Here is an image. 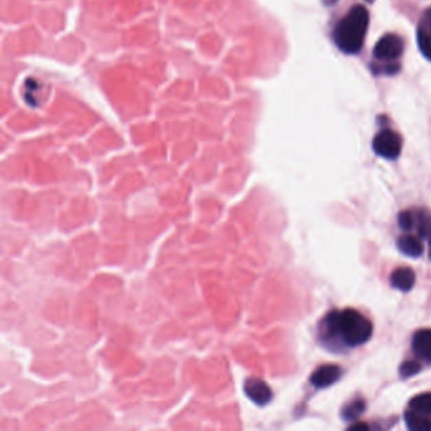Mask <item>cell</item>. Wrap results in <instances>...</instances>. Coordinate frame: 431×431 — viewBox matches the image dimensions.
<instances>
[{"label":"cell","instance_id":"obj_1","mask_svg":"<svg viewBox=\"0 0 431 431\" xmlns=\"http://www.w3.org/2000/svg\"><path fill=\"white\" fill-rule=\"evenodd\" d=\"M327 327L330 334L342 336L344 342L351 347L366 343L373 333L372 323L353 309L330 312L327 315Z\"/></svg>","mask_w":431,"mask_h":431},{"label":"cell","instance_id":"obj_2","mask_svg":"<svg viewBox=\"0 0 431 431\" xmlns=\"http://www.w3.org/2000/svg\"><path fill=\"white\" fill-rule=\"evenodd\" d=\"M369 16L363 5H356L348 14L336 24L334 42L336 46L348 55L358 54L367 34Z\"/></svg>","mask_w":431,"mask_h":431},{"label":"cell","instance_id":"obj_3","mask_svg":"<svg viewBox=\"0 0 431 431\" xmlns=\"http://www.w3.org/2000/svg\"><path fill=\"white\" fill-rule=\"evenodd\" d=\"M401 137L390 129L381 130L373 139V151L387 160H396L401 153Z\"/></svg>","mask_w":431,"mask_h":431},{"label":"cell","instance_id":"obj_4","mask_svg":"<svg viewBox=\"0 0 431 431\" xmlns=\"http://www.w3.org/2000/svg\"><path fill=\"white\" fill-rule=\"evenodd\" d=\"M404 52V40L397 34H386L375 45V57L380 61L392 62L397 60Z\"/></svg>","mask_w":431,"mask_h":431},{"label":"cell","instance_id":"obj_5","mask_svg":"<svg viewBox=\"0 0 431 431\" xmlns=\"http://www.w3.org/2000/svg\"><path fill=\"white\" fill-rule=\"evenodd\" d=\"M244 392L247 397L259 406L267 405L273 396L270 386L258 378H248L244 384Z\"/></svg>","mask_w":431,"mask_h":431},{"label":"cell","instance_id":"obj_6","mask_svg":"<svg viewBox=\"0 0 431 431\" xmlns=\"http://www.w3.org/2000/svg\"><path fill=\"white\" fill-rule=\"evenodd\" d=\"M417 43L423 56L431 61V7L426 9L417 25Z\"/></svg>","mask_w":431,"mask_h":431},{"label":"cell","instance_id":"obj_7","mask_svg":"<svg viewBox=\"0 0 431 431\" xmlns=\"http://www.w3.org/2000/svg\"><path fill=\"white\" fill-rule=\"evenodd\" d=\"M340 375H342L340 368L334 366V364H327V366H321V367L318 368L312 373L310 381H312V386H315L316 388H325V387L336 384Z\"/></svg>","mask_w":431,"mask_h":431},{"label":"cell","instance_id":"obj_8","mask_svg":"<svg viewBox=\"0 0 431 431\" xmlns=\"http://www.w3.org/2000/svg\"><path fill=\"white\" fill-rule=\"evenodd\" d=\"M412 348L420 360L431 363V329H423L416 333Z\"/></svg>","mask_w":431,"mask_h":431},{"label":"cell","instance_id":"obj_9","mask_svg":"<svg viewBox=\"0 0 431 431\" xmlns=\"http://www.w3.org/2000/svg\"><path fill=\"white\" fill-rule=\"evenodd\" d=\"M415 272L411 268H397L392 272L391 285L401 291H410L415 285Z\"/></svg>","mask_w":431,"mask_h":431},{"label":"cell","instance_id":"obj_10","mask_svg":"<svg viewBox=\"0 0 431 431\" xmlns=\"http://www.w3.org/2000/svg\"><path fill=\"white\" fill-rule=\"evenodd\" d=\"M405 421L408 429L412 431H430L431 419L428 414L419 412L415 410L406 411L405 414Z\"/></svg>","mask_w":431,"mask_h":431},{"label":"cell","instance_id":"obj_11","mask_svg":"<svg viewBox=\"0 0 431 431\" xmlns=\"http://www.w3.org/2000/svg\"><path fill=\"white\" fill-rule=\"evenodd\" d=\"M397 247L404 255L412 258H417L423 255V248L421 242L412 235L401 237L397 242Z\"/></svg>","mask_w":431,"mask_h":431},{"label":"cell","instance_id":"obj_12","mask_svg":"<svg viewBox=\"0 0 431 431\" xmlns=\"http://www.w3.org/2000/svg\"><path fill=\"white\" fill-rule=\"evenodd\" d=\"M416 220H417V234H419L420 240H425L426 237L430 235L431 214L426 210H420V211H417Z\"/></svg>","mask_w":431,"mask_h":431},{"label":"cell","instance_id":"obj_13","mask_svg":"<svg viewBox=\"0 0 431 431\" xmlns=\"http://www.w3.org/2000/svg\"><path fill=\"white\" fill-rule=\"evenodd\" d=\"M410 408L411 410H415L419 412H423V414H431V393L430 392H426V393H421L419 396H416L414 399L410 401Z\"/></svg>","mask_w":431,"mask_h":431},{"label":"cell","instance_id":"obj_14","mask_svg":"<svg viewBox=\"0 0 431 431\" xmlns=\"http://www.w3.org/2000/svg\"><path fill=\"white\" fill-rule=\"evenodd\" d=\"M364 408H366V404L362 399H357L351 405H348L347 408H344L342 415H343L344 420L351 421V420H356L358 416L362 415Z\"/></svg>","mask_w":431,"mask_h":431},{"label":"cell","instance_id":"obj_15","mask_svg":"<svg viewBox=\"0 0 431 431\" xmlns=\"http://www.w3.org/2000/svg\"><path fill=\"white\" fill-rule=\"evenodd\" d=\"M420 369H421V366L417 362L408 360V362L402 363V366L399 367V373L404 378H408V377L417 375L420 372Z\"/></svg>","mask_w":431,"mask_h":431},{"label":"cell","instance_id":"obj_16","mask_svg":"<svg viewBox=\"0 0 431 431\" xmlns=\"http://www.w3.org/2000/svg\"><path fill=\"white\" fill-rule=\"evenodd\" d=\"M415 222V216L410 211H402L399 216V225L404 231H412Z\"/></svg>","mask_w":431,"mask_h":431},{"label":"cell","instance_id":"obj_17","mask_svg":"<svg viewBox=\"0 0 431 431\" xmlns=\"http://www.w3.org/2000/svg\"><path fill=\"white\" fill-rule=\"evenodd\" d=\"M368 429H369V426L367 423H356L351 426V430H368Z\"/></svg>","mask_w":431,"mask_h":431},{"label":"cell","instance_id":"obj_18","mask_svg":"<svg viewBox=\"0 0 431 431\" xmlns=\"http://www.w3.org/2000/svg\"><path fill=\"white\" fill-rule=\"evenodd\" d=\"M336 1V0H324V3H325V4H334Z\"/></svg>","mask_w":431,"mask_h":431},{"label":"cell","instance_id":"obj_19","mask_svg":"<svg viewBox=\"0 0 431 431\" xmlns=\"http://www.w3.org/2000/svg\"><path fill=\"white\" fill-rule=\"evenodd\" d=\"M429 237H430V242H429V247H430V251H429V257H430V259H431V232H430V235H429Z\"/></svg>","mask_w":431,"mask_h":431},{"label":"cell","instance_id":"obj_20","mask_svg":"<svg viewBox=\"0 0 431 431\" xmlns=\"http://www.w3.org/2000/svg\"><path fill=\"white\" fill-rule=\"evenodd\" d=\"M367 1H373V0H367Z\"/></svg>","mask_w":431,"mask_h":431}]
</instances>
